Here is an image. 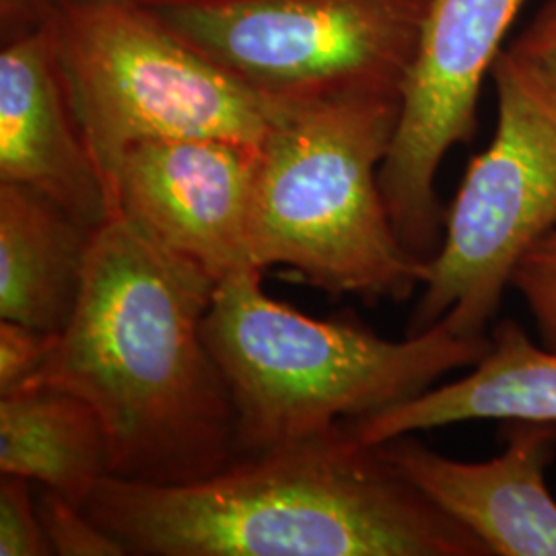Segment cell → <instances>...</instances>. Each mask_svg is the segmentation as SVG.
<instances>
[{
  "instance_id": "cell-1",
  "label": "cell",
  "mask_w": 556,
  "mask_h": 556,
  "mask_svg": "<svg viewBox=\"0 0 556 556\" xmlns=\"http://www.w3.org/2000/svg\"><path fill=\"white\" fill-rule=\"evenodd\" d=\"M215 287L122 215L96 229L75 314L31 388L93 406L110 477L186 484L239 456L233 402L204 340Z\"/></svg>"
},
{
  "instance_id": "cell-2",
  "label": "cell",
  "mask_w": 556,
  "mask_h": 556,
  "mask_svg": "<svg viewBox=\"0 0 556 556\" xmlns=\"http://www.w3.org/2000/svg\"><path fill=\"white\" fill-rule=\"evenodd\" d=\"M85 511L128 555L491 556L342 425L197 482L105 477Z\"/></svg>"
},
{
  "instance_id": "cell-3",
  "label": "cell",
  "mask_w": 556,
  "mask_h": 556,
  "mask_svg": "<svg viewBox=\"0 0 556 556\" xmlns=\"http://www.w3.org/2000/svg\"><path fill=\"white\" fill-rule=\"evenodd\" d=\"M262 270L215 287L204 340L236 410L239 456L319 438L340 425L427 392L475 367L489 337H459L443 321L386 340L357 319H316L268 298Z\"/></svg>"
},
{
  "instance_id": "cell-4",
  "label": "cell",
  "mask_w": 556,
  "mask_h": 556,
  "mask_svg": "<svg viewBox=\"0 0 556 556\" xmlns=\"http://www.w3.org/2000/svg\"><path fill=\"white\" fill-rule=\"evenodd\" d=\"M397 118L394 93L285 101L258 149L250 215L258 270L280 264L365 303L415 295L425 262L397 238L379 186Z\"/></svg>"
},
{
  "instance_id": "cell-5",
  "label": "cell",
  "mask_w": 556,
  "mask_h": 556,
  "mask_svg": "<svg viewBox=\"0 0 556 556\" xmlns=\"http://www.w3.org/2000/svg\"><path fill=\"white\" fill-rule=\"evenodd\" d=\"M48 25L108 199L128 147L220 139L260 149L285 105L229 75L142 4L59 0Z\"/></svg>"
},
{
  "instance_id": "cell-6",
  "label": "cell",
  "mask_w": 556,
  "mask_h": 556,
  "mask_svg": "<svg viewBox=\"0 0 556 556\" xmlns=\"http://www.w3.org/2000/svg\"><path fill=\"white\" fill-rule=\"evenodd\" d=\"M491 77L497 128L445 208L406 337L439 321L459 337H489L519 260L556 229V87L507 50Z\"/></svg>"
},
{
  "instance_id": "cell-7",
  "label": "cell",
  "mask_w": 556,
  "mask_h": 556,
  "mask_svg": "<svg viewBox=\"0 0 556 556\" xmlns=\"http://www.w3.org/2000/svg\"><path fill=\"white\" fill-rule=\"evenodd\" d=\"M275 101L402 93L429 0H163L147 7Z\"/></svg>"
},
{
  "instance_id": "cell-8",
  "label": "cell",
  "mask_w": 556,
  "mask_h": 556,
  "mask_svg": "<svg viewBox=\"0 0 556 556\" xmlns=\"http://www.w3.org/2000/svg\"><path fill=\"white\" fill-rule=\"evenodd\" d=\"M526 0H429L400 118L379 169L388 215L406 250L427 262L443 238L441 161L477 137L478 98Z\"/></svg>"
},
{
  "instance_id": "cell-9",
  "label": "cell",
  "mask_w": 556,
  "mask_h": 556,
  "mask_svg": "<svg viewBox=\"0 0 556 556\" xmlns=\"http://www.w3.org/2000/svg\"><path fill=\"white\" fill-rule=\"evenodd\" d=\"M256 169L258 149L231 140H142L119 157L112 217H126L219 285L258 270L250 243Z\"/></svg>"
},
{
  "instance_id": "cell-10",
  "label": "cell",
  "mask_w": 556,
  "mask_h": 556,
  "mask_svg": "<svg viewBox=\"0 0 556 556\" xmlns=\"http://www.w3.org/2000/svg\"><path fill=\"white\" fill-rule=\"evenodd\" d=\"M503 450L484 462L441 456L413 435L378 443L402 477L456 519L491 556H556V501L546 468L556 456L555 422L501 420Z\"/></svg>"
},
{
  "instance_id": "cell-11",
  "label": "cell",
  "mask_w": 556,
  "mask_h": 556,
  "mask_svg": "<svg viewBox=\"0 0 556 556\" xmlns=\"http://www.w3.org/2000/svg\"><path fill=\"white\" fill-rule=\"evenodd\" d=\"M0 181L38 190L93 229L112 217L98 161L64 87L50 25L2 41Z\"/></svg>"
},
{
  "instance_id": "cell-12",
  "label": "cell",
  "mask_w": 556,
  "mask_h": 556,
  "mask_svg": "<svg viewBox=\"0 0 556 556\" xmlns=\"http://www.w3.org/2000/svg\"><path fill=\"white\" fill-rule=\"evenodd\" d=\"M472 371L376 415L344 422L365 445L468 420H536L556 425V351L501 319Z\"/></svg>"
},
{
  "instance_id": "cell-13",
  "label": "cell",
  "mask_w": 556,
  "mask_h": 556,
  "mask_svg": "<svg viewBox=\"0 0 556 556\" xmlns=\"http://www.w3.org/2000/svg\"><path fill=\"white\" fill-rule=\"evenodd\" d=\"M96 229L54 200L0 181V316L62 332L79 303Z\"/></svg>"
},
{
  "instance_id": "cell-14",
  "label": "cell",
  "mask_w": 556,
  "mask_h": 556,
  "mask_svg": "<svg viewBox=\"0 0 556 556\" xmlns=\"http://www.w3.org/2000/svg\"><path fill=\"white\" fill-rule=\"evenodd\" d=\"M0 472L40 482L85 507L110 477L98 413L77 394L50 386L0 396Z\"/></svg>"
},
{
  "instance_id": "cell-15",
  "label": "cell",
  "mask_w": 556,
  "mask_h": 556,
  "mask_svg": "<svg viewBox=\"0 0 556 556\" xmlns=\"http://www.w3.org/2000/svg\"><path fill=\"white\" fill-rule=\"evenodd\" d=\"M38 503L43 532L60 556H122L128 555L118 538L108 534L89 517L85 507L71 498L43 486Z\"/></svg>"
},
{
  "instance_id": "cell-16",
  "label": "cell",
  "mask_w": 556,
  "mask_h": 556,
  "mask_svg": "<svg viewBox=\"0 0 556 556\" xmlns=\"http://www.w3.org/2000/svg\"><path fill=\"white\" fill-rule=\"evenodd\" d=\"M511 289L526 301L540 342L556 351V229L519 260Z\"/></svg>"
},
{
  "instance_id": "cell-17",
  "label": "cell",
  "mask_w": 556,
  "mask_h": 556,
  "mask_svg": "<svg viewBox=\"0 0 556 556\" xmlns=\"http://www.w3.org/2000/svg\"><path fill=\"white\" fill-rule=\"evenodd\" d=\"M60 332H46L13 319L0 321V396L27 390L52 357Z\"/></svg>"
},
{
  "instance_id": "cell-18",
  "label": "cell",
  "mask_w": 556,
  "mask_h": 556,
  "mask_svg": "<svg viewBox=\"0 0 556 556\" xmlns=\"http://www.w3.org/2000/svg\"><path fill=\"white\" fill-rule=\"evenodd\" d=\"M31 480L2 475L0 482V555H54L41 526Z\"/></svg>"
},
{
  "instance_id": "cell-19",
  "label": "cell",
  "mask_w": 556,
  "mask_h": 556,
  "mask_svg": "<svg viewBox=\"0 0 556 556\" xmlns=\"http://www.w3.org/2000/svg\"><path fill=\"white\" fill-rule=\"evenodd\" d=\"M556 87V0H546L536 17L507 48Z\"/></svg>"
},
{
  "instance_id": "cell-20",
  "label": "cell",
  "mask_w": 556,
  "mask_h": 556,
  "mask_svg": "<svg viewBox=\"0 0 556 556\" xmlns=\"http://www.w3.org/2000/svg\"><path fill=\"white\" fill-rule=\"evenodd\" d=\"M59 9V0H0L2 41L15 40L48 25Z\"/></svg>"
},
{
  "instance_id": "cell-21",
  "label": "cell",
  "mask_w": 556,
  "mask_h": 556,
  "mask_svg": "<svg viewBox=\"0 0 556 556\" xmlns=\"http://www.w3.org/2000/svg\"><path fill=\"white\" fill-rule=\"evenodd\" d=\"M124 2H135V4H142V7H149V4H155V2H163V0H124Z\"/></svg>"
}]
</instances>
